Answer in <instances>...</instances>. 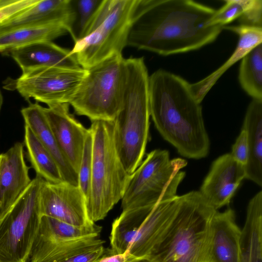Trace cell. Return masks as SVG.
Here are the masks:
<instances>
[{
  "instance_id": "cell-32",
  "label": "cell",
  "mask_w": 262,
  "mask_h": 262,
  "mask_svg": "<svg viewBox=\"0 0 262 262\" xmlns=\"http://www.w3.org/2000/svg\"><path fill=\"white\" fill-rule=\"evenodd\" d=\"M233 158L239 163L246 166L249 158V148L246 131L242 129L230 153Z\"/></svg>"
},
{
  "instance_id": "cell-33",
  "label": "cell",
  "mask_w": 262,
  "mask_h": 262,
  "mask_svg": "<svg viewBox=\"0 0 262 262\" xmlns=\"http://www.w3.org/2000/svg\"><path fill=\"white\" fill-rule=\"evenodd\" d=\"M105 248L100 245L57 262H99L105 256Z\"/></svg>"
},
{
  "instance_id": "cell-30",
  "label": "cell",
  "mask_w": 262,
  "mask_h": 262,
  "mask_svg": "<svg viewBox=\"0 0 262 262\" xmlns=\"http://www.w3.org/2000/svg\"><path fill=\"white\" fill-rule=\"evenodd\" d=\"M38 0H0V24L35 4Z\"/></svg>"
},
{
  "instance_id": "cell-5",
  "label": "cell",
  "mask_w": 262,
  "mask_h": 262,
  "mask_svg": "<svg viewBox=\"0 0 262 262\" xmlns=\"http://www.w3.org/2000/svg\"><path fill=\"white\" fill-rule=\"evenodd\" d=\"M91 186L86 201L89 219L95 223L104 219L121 200L129 174L118 155L114 140V121H93Z\"/></svg>"
},
{
  "instance_id": "cell-24",
  "label": "cell",
  "mask_w": 262,
  "mask_h": 262,
  "mask_svg": "<svg viewBox=\"0 0 262 262\" xmlns=\"http://www.w3.org/2000/svg\"><path fill=\"white\" fill-rule=\"evenodd\" d=\"M68 33L60 24L31 25L11 28L0 33V54L34 43L52 41Z\"/></svg>"
},
{
  "instance_id": "cell-11",
  "label": "cell",
  "mask_w": 262,
  "mask_h": 262,
  "mask_svg": "<svg viewBox=\"0 0 262 262\" xmlns=\"http://www.w3.org/2000/svg\"><path fill=\"white\" fill-rule=\"evenodd\" d=\"M87 72L82 67L34 68L22 72L15 79H8L4 88L16 90L25 100L32 98L48 106L70 104Z\"/></svg>"
},
{
  "instance_id": "cell-27",
  "label": "cell",
  "mask_w": 262,
  "mask_h": 262,
  "mask_svg": "<svg viewBox=\"0 0 262 262\" xmlns=\"http://www.w3.org/2000/svg\"><path fill=\"white\" fill-rule=\"evenodd\" d=\"M103 0H71L72 20L68 29L74 43L82 39Z\"/></svg>"
},
{
  "instance_id": "cell-2",
  "label": "cell",
  "mask_w": 262,
  "mask_h": 262,
  "mask_svg": "<svg viewBox=\"0 0 262 262\" xmlns=\"http://www.w3.org/2000/svg\"><path fill=\"white\" fill-rule=\"evenodd\" d=\"M148 97L150 115L162 137L183 157H206L210 141L191 84L159 69L149 76Z\"/></svg>"
},
{
  "instance_id": "cell-36",
  "label": "cell",
  "mask_w": 262,
  "mask_h": 262,
  "mask_svg": "<svg viewBox=\"0 0 262 262\" xmlns=\"http://www.w3.org/2000/svg\"><path fill=\"white\" fill-rule=\"evenodd\" d=\"M133 262H151L147 258L138 259Z\"/></svg>"
},
{
  "instance_id": "cell-7",
  "label": "cell",
  "mask_w": 262,
  "mask_h": 262,
  "mask_svg": "<svg viewBox=\"0 0 262 262\" xmlns=\"http://www.w3.org/2000/svg\"><path fill=\"white\" fill-rule=\"evenodd\" d=\"M70 105L92 122L114 121L121 108L126 77L125 58L114 55L87 69Z\"/></svg>"
},
{
  "instance_id": "cell-1",
  "label": "cell",
  "mask_w": 262,
  "mask_h": 262,
  "mask_svg": "<svg viewBox=\"0 0 262 262\" xmlns=\"http://www.w3.org/2000/svg\"><path fill=\"white\" fill-rule=\"evenodd\" d=\"M216 10L191 0H138L127 46L163 56L198 50L223 30L208 26Z\"/></svg>"
},
{
  "instance_id": "cell-6",
  "label": "cell",
  "mask_w": 262,
  "mask_h": 262,
  "mask_svg": "<svg viewBox=\"0 0 262 262\" xmlns=\"http://www.w3.org/2000/svg\"><path fill=\"white\" fill-rule=\"evenodd\" d=\"M138 0H103L84 37L74 43L71 54L88 69L115 54H122Z\"/></svg>"
},
{
  "instance_id": "cell-3",
  "label": "cell",
  "mask_w": 262,
  "mask_h": 262,
  "mask_svg": "<svg viewBox=\"0 0 262 262\" xmlns=\"http://www.w3.org/2000/svg\"><path fill=\"white\" fill-rule=\"evenodd\" d=\"M216 211L200 191L179 196L172 221L146 258L151 262H212L211 223Z\"/></svg>"
},
{
  "instance_id": "cell-22",
  "label": "cell",
  "mask_w": 262,
  "mask_h": 262,
  "mask_svg": "<svg viewBox=\"0 0 262 262\" xmlns=\"http://www.w3.org/2000/svg\"><path fill=\"white\" fill-rule=\"evenodd\" d=\"M242 129L247 135L249 158L246 177L262 186V100L253 99L244 118Z\"/></svg>"
},
{
  "instance_id": "cell-12",
  "label": "cell",
  "mask_w": 262,
  "mask_h": 262,
  "mask_svg": "<svg viewBox=\"0 0 262 262\" xmlns=\"http://www.w3.org/2000/svg\"><path fill=\"white\" fill-rule=\"evenodd\" d=\"M39 204L41 216L77 226L95 223L89 218L86 200L79 186L65 181L52 183L43 180Z\"/></svg>"
},
{
  "instance_id": "cell-34",
  "label": "cell",
  "mask_w": 262,
  "mask_h": 262,
  "mask_svg": "<svg viewBox=\"0 0 262 262\" xmlns=\"http://www.w3.org/2000/svg\"><path fill=\"white\" fill-rule=\"evenodd\" d=\"M138 259L132 255L128 251L122 254L104 256L99 262H133Z\"/></svg>"
},
{
  "instance_id": "cell-21",
  "label": "cell",
  "mask_w": 262,
  "mask_h": 262,
  "mask_svg": "<svg viewBox=\"0 0 262 262\" xmlns=\"http://www.w3.org/2000/svg\"><path fill=\"white\" fill-rule=\"evenodd\" d=\"M223 29L237 34L239 38L238 43L230 58L220 68L200 81L191 84L194 95L200 103L219 79L229 68L262 43V28L239 25L223 26Z\"/></svg>"
},
{
  "instance_id": "cell-20",
  "label": "cell",
  "mask_w": 262,
  "mask_h": 262,
  "mask_svg": "<svg viewBox=\"0 0 262 262\" xmlns=\"http://www.w3.org/2000/svg\"><path fill=\"white\" fill-rule=\"evenodd\" d=\"M72 17L71 0H38L32 6L0 24V33L20 26L50 24H62L68 32Z\"/></svg>"
},
{
  "instance_id": "cell-17",
  "label": "cell",
  "mask_w": 262,
  "mask_h": 262,
  "mask_svg": "<svg viewBox=\"0 0 262 262\" xmlns=\"http://www.w3.org/2000/svg\"><path fill=\"white\" fill-rule=\"evenodd\" d=\"M241 230L234 211L228 208L214 213L211 223L210 254L212 262H238Z\"/></svg>"
},
{
  "instance_id": "cell-16",
  "label": "cell",
  "mask_w": 262,
  "mask_h": 262,
  "mask_svg": "<svg viewBox=\"0 0 262 262\" xmlns=\"http://www.w3.org/2000/svg\"><path fill=\"white\" fill-rule=\"evenodd\" d=\"M29 169L25 160L23 143H15L6 152L2 154L0 214L10 208L31 183Z\"/></svg>"
},
{
  "instance_id": "cell-8",
  "label": "cell",
  "mask_w": 262,
  "mask_h": 262,
  "mask_svg": "<svg viewBox=\"0 0 262 262\" xmlns=\"http://www.w3.org/2000/svg\"><path fill=\"white\" fill-rule=\"evenodd\" d=\"M187 161L170 159L166 150L148 153L139 167L129 175L121 199L122 211L148 206L174 198L178 187L185 176L180 170Z\"/></svg>"
},
{
  "instance_id": "cell-28",
  "label": "cell",
  "mask_w": 262,
  "mask_h": 262,
  "mask_svg": "<svg viewBox=\"0 0 262 262\" xmlns=\"http://www.w3.org/2000/svg\"><path fill=\"white\" fill-rule=\"evenodd\" d=\"M92 159L93 138L91 131L89 128L78 171V186L85 198L86 202L90 191Z\"/></svg>"
},
{
  "instance_id": "cell-37",
  "label": "cell",
  "mask_w": 262,
  "mask_h": 262,
  "mask_svg": "<svg viewBox=\"0 0 262 262\" xmlns=\"http://www.w3.org/2000/svg\"><path fill=\"white\" fill-rule=\"evenodd\" d=\"M1 159H2V154H0V165H1Z\"/></svg>"
},
{
  "instance_id": "cell-25",
  "label": "cell",
  "mask_w": 262,
  "mask_h": 262,
  "mask_svg": "<svg viewBox=\"0 0 262 262\" xmlns=\"http://www.w3.org/2000/svg\"><path fill=\"white\" fill-rule=\"evenodd\" d=\"M24 145L27 149L28 159L36 175L49 183L64 181L52 155L26 125H25Z\"/></svg>"
},
{
  "instance_id": "cell-15",
  "label": "cell",
  "mask_w": 262,
  "mask_h": 262,
  "mask_svg": "<svg viewBox=\"0 0 262 262\" xmlns=\"http://www.w3.org/2000/svg\"><path fill=\"white\" fill-rule=\"evenodd\" d=\"M69 103L43 107L48 124L61 151L78 173L89 132L69 111Z\"/></svg>"
},
{
  "instance_id": "cell-29",
  "label": "cell",
  "mask_w": 262,
  "mask_h": 262,
  "mask_svg": "<svg viewBox=\"0 0 262 262\" xmlns=\"http://www.w3.org/2000/svg\"><path fill=\"white\" fill-rule=\"evenodd\" d=\"M251 0H226L225 5L216 10L208 21V26H225L239 18L246 10Z\"/></svg>"
},
{
  "instance_id": "cell-9",
  "label": "cell",
  "mask_w": 262,
  "mask_h": 262,
  "mask_svg": "<svg viewBox=\"0 0 262 262\" xmlns=\"http://www.w3.org/2000/svg\"><path fill=\"white\" fill-rule=\"evenodd\" d=\"M36 175L14 203L0 214V262H28L41 217Z\"/></svg>"
},
{
  "instance_id": "cell-31",
  "label": "cell",
  "mask_w": 262,
  "mask_h": 262,
  "mask_svg": "<svg viewBox=\"0 0 262 262\" xmlns=\"http://www.w3.org/2000/svg\"><path fill=\"white\" fill-rule=\"evenodd\" d=\"M238 19L239 25L262 28V1L251 0L246 10Z\"/></svg>"
},
{
  "instance_id": "cell-23",
  "label": "cell",
  "mask_w": 262,
  "mask_h": 262,
  "mask_svg": "<svg viewBox=\"0 0 262 262\" xmlns=\"http://www.w3.org/2000/svg\"><path fill=\"white\" fill-rule=\"evenodd\" d=\"M238 262H262V192L250 201L241 230Z\"/></svg>"
},
{
  "instance_id": "cell-35",
  "label": "cell",
  "mask_w": 262,
  "mask_h": 262,
  "mask_svg": "<svg viewBox=\"0 0 262 262\" xmlns=\"http://www.w3.org/2000/svg\"><path fill=\"white\" fill-rule=\"evenodd\" d=\"M3 102H4V97L3 96L2 92L0 89V114H1V112L2 110V106H3Z\"/></svg>"
},
{
  "instance_id": "cell-19",
  "label": "cell",
  "mask_w": 262,
  "mask_h": 262,
  "mask_svg": "<svg viewBox=\"0 0 262 262\" xmlns=\"http://www.w3.org/2000/svg\"><path fill=\"white\" fill-rule=\"evenodd\" d=\"M43 107L30 103L20 113L25 122L47 148L56 163L64 181L78 186V173L61 151L48 124Z\"/></svg>"
},
{
  "instance_id": "cell-13",
  "label": "cell",
  "mask_w": 262,
  "mask_h": 262,
  "mask_svg": "<svg viewBox=\"0 0 262 262\" xmlns=\"http://www.w3.org/2000/svg\"><path fill=\"white\" fill-rule=\"evenodd\" d=\"M179 196L159 202L148 212L136 214V233L128 251L138 259L146 258L172 221L178 207Z\"/></svg>"
},
{
  "instance_id": "cell-4",
  "label": "cell",
  "mask_w": 262,
  "mask_h": 262,
  "mask_svg": "<svg viewBox=\"0 0 262 262\" xmlns=\"http://www.w3.org/2000/svg\"><path fill=\"white\" fill-rule=\"evenodd\" d=\"M125 64L122 105L114 121V140L119 157L130 175L142 163L149 138V75L143 57L125 59Z\"/></svg>"
},
{
  "instance_id": "cell-10",
  "label": "cell",
  "mask_w": 262,
  "mask_h": 262,
  "mask_svg": "<svg viewBox=\"0 0 262 262\" xmlns=\"http://www.w3.org/2000/svg\"><path fill=\"white\" fill-rule=\"evenodd\" d=\"M101 230L95 223L77 226L41 216L31 249V262H57L103 245Z\"/></svg>"
},
{
  "instance_id": "cell-18",
  "label": "cell",
  "mask_w": 262,
  "mask_h": 262,
  "mask_svg": "<svg viewBox=\"0 0 262 262\" xmlns=\"http://www.w3.org/2000/svg\"><path fill=\"white\" fill-rule=\"evenodd\" d=\"M8 54L22 72L40 67H81L76 57L71 54V50L62 48L52 41L27 45Z\"/></svg>"
},
{
  "instance_id": "cell-14",
  "label": "cell",
  "mask_w": 262,
  "mask_h": 262,
  "mask_svg": "<svg viewBox=\"0 0 262 262\" xmlns=\"http://www.w3.org/2000/svg\"><path fill=\"white\" fill-rule=\"evenodd\" d=\"M245 177V166L236 161L231 154H224L213 162L200 192L217 210L230 203Z\"/></svg>"
},
{
  "instance_id": "cell-26",
  "label": "cell",
  "mask_w": 262,
  "mask_h": 262,
  "mask_svg": "<svg viewBox=\"0 0 262 262\" xmlns=\"http://www.w3.org/2000/svg\"><path fill=\"white\" fill-rule=\"evenodd\" d=\"M238 80L243 89L253 99L262 100V43L242 59Z\"/></svg>"
}]
</instances>
